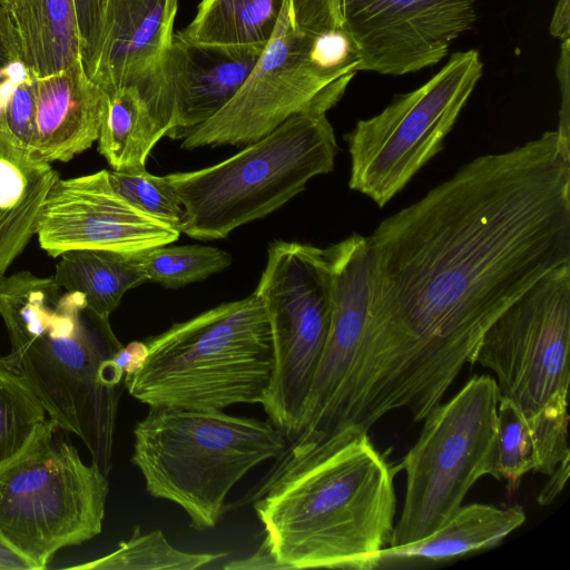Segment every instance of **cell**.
<instances>
[{"mask_svg": "<svg viewBox=\"0 0 570 570\" xmlns=\"http://www.w3.org/2000/svg\"><path fill=\"white\" fill-rule=\"evenodd\" d=\"M372 292L337 417L370 431L436 406L491 324L570 264V137L480 156L367 236Z\"/></svg>", "mask_w": 570, "mask_h": 570, "instance_id": "1", "label": "cell"}, {"mask_svg": "<svg viewBox=\"0 0 570 570\" xmlns=\"http://www.w3.org/2000/svg\"><path fill=\"white\" fill-rule=\"evenodd\" d=\"M279 459L254 502L275 559L284 569L370 570L394 530L397 464L356 426Z\"/></svg>", "mask_w": 570, "mask_h": 570, "instance_id": "2", "label": "cell"}, {"mask_svg": "<svg viewBox=\"0 0 570 570\" xmlns=\"http://www.w3.org/2000/svg\"><path fill=\"white\" fill-rule=\"evenodd\" d=\"M0 316L10 364L27 380L60 430L77 435L108 475L125 372L109 323L53 276L21 271L0 278Z\"/></svg>", "mask_w": 570, "mask_h": 570, "instance_id": "3", "label": "cell"}, {"mask_svg": "<svg viewBox=\"0 0 570 570\" xmlns=\"http://www.w3.org/2000/svg\"><path fill=\"white\" fill-rule=\"evenodd\" d=\"M361 62L355 40L335 13L306 0H285L272 38L239 91L193 128L181 147L248 145L308 107L333 108Z\"/></svg>", "mask_w": 570, "mask_h": 570, "instance_id": "4", "label": "cell"}, {"mask_svg": "<svg viewBox=\"0 0 570 570\" xmlns=\"http://www.w3.org/2000/svg\"><path fill=\"white\" fill-rule=\"evenodd\" d=\"M141 366L125 389L149 407L223 411L263 401L274 372L272 328L254 292L144 341Z\"/></svg>", "mask_w": 570, "mask_h": 570, "instance_id": "5", "label": "cell"}, {"mask_svg": "<svg viewBox=\"0 0 570 570\" xmlns=\"http://www.w3.org/2000/svg\"><path fill=\"white\" fill-rule=\"evenodd\" d=\"M132 433L131 462L147 492L179 505L197 531L218 523L243 476L287 450L285 434L269 420L223 411L149 407Z\"/></svg>", "mask_w": 570, "mask_h": 570, "instance_id": "6", "label": "cell"}, {"mask_svg": "<svg viewBox=\"0 0 570 570\" xmlns=\"http://www.w3.org/2000/svg\"><path fill=\"white\" fill-rule=\"evenodd\" d=\"M330 109L308 107L224 161L166 175L185 209L181 233L200 240L225 238L282 207L313 177L332 171L337 144Z\"/></svg>", "mask_w": 570, "mask_h": 570, "instance_id": "7", "label": "cell"}, {"mask_svg": "<svg viewBox=\"0 0 570 570\" xmlns=\"http://www.w3.org/2000/svg\"><path fill=\"white\" fill-rule=\"evenodd\" d=\"M49 419L31 443L0 470V538L46 569L61 549L101 532L109 482Z\"/></svg>", "mask_w": 570, "mask_h": 570, "instance_id": "8", "label": "cell"}, {"mask_svg": "<svg viewBox=\"0 0 570 570\" xmlns=\"http://www.w3.org/2000/svg\"><path fill=\"white\" fill-rule=\"evenodd\" d=\"M499 400L494 377L475 375L423 420L419 439L397 464L405 472V495L389 547L431 535L480 478L497 476Z\"/></svg>", "mask_w": 570, "mask_h": 570, "instance_id": "9", "label": "cell"}, {"mask_svg": "<svg viewBox=\"0 0 570 570\" xmlns=\"http://www.w3.org/2000/svg\"><path fill=\"white\" fill-rule=\"evenodd\" d=\"M482 70L478 50L453 53L424 85L358 120L345 135L350 188L384 207L443 148Z\"/></svg>", "mask_w": 570, "mask_h": 570, "instance_id": "10", "label": "cell"}, {"mask_svg": "<svg viewBox=\"0 0 570 570\" xmlns=\"http://www.w3.org/2000/svg\"><path fill=\"white\" fill-rule=\"evenodd\" d=\"M570 264L557 267L487 330L474 364L491 370L500 396L529 423L569 421Z\"/></svg>", "mask_w": 570, "mask_h": 570, "instance_id": "11", "label": "cell"}, {"mask_svg": "<svg viewBox=\"0 0 570 570\" xmlns=\"http://www.w3.org/2000/svg\"><path fill=\"white\" fill-rule=\"evenodd\" d=\"M324 252L331 272L328 333L287 453L334 433L368 316L373 264L367 236L353 234Z\"/></svg>", "mask_w": 570, "mask_h": 570, "instance_id": "12", "label": "cell"}, {"mask_svg": "<svg viewBox=\"0 0 570 570\" xmlns=\"http://www.w3.org/2000/svg\"><path fill=\"white\" fill-rule=\"evenodd\" d=\"M361 71L402 76L440 62L474 24L478 0H336Z\"/></svg>", "mask_w": 570, "mask_h": 570, "instance_id": "13", "label": "cell"}, {"mask_svg": "<svg viewBox=\"0 0 570 570\" xmlns=\"http://www.w3.org/2000/svg\"><path fill=\"white\" fill-rule=\"evenodd\" d=\"M180 234L117 194L106 169L58 178L46 198L36 232L40 247L51 257L72 249L141 253L169 245Z\"/></svg>", "mask_w": 570, "mask_h": 570, "instance_id": "14", "label": "cell"}, {"mask_svg": "<svg viewBox=\"0 0 570 570\" xmlns=\"http://www.w3.org/2000/svg\"><path fill=\"white\" fill-rule=\"evenodd\" d=\"M177 9L178 0H106L98 50L87 70L105 92L137 87L173 119L174 130L164 65Z\"/></svg>", "mask_w": 570, "mask_h": 570, "instance_id": "15", "label": "cell"}, {"mask_svg": "<svg viewBox=\"0 0 570 570\" xmlns=\"http://www.w3.org/2000/svg\"><path fill=\"white\" fill-rule=\"evenodd\" d=\"M264 48L195 43L174 33L164 65L175 112L170 138H185L222 110L239 91Z\"/></svg>", "mask_w": 570, "mask_h": 570, "instance_id": "16", "label": "cell"}, {"mask_svg": "<svg viewBox=\"0 0 570 570\" xmlns=\"http://www.w3.org/2000/svg\"><path fill=\"white\" fill-rule=\"evenodd\" d=\"M106 92L88 76L82 60L36 78V137L31 157L69 161L98 140Z\"/></svg>", "mask_w": 570, "mask_h": 570, "instance_id": "17", "label": "cell"}, {"mask_svg": "<svg viewBox=\"0 0 570 570\" xmlns=\"http://www.w3.org/2000/svg\"><path fill=\"white\" fill-rule=\"evenodd\" d=\"M524 521L525 512L521 505H461L449 521L431 535L410 544L383 548L372 560L370 570L436 564L490 549L498 546Z\"/></svg>", "mask_w": 570, "mask_h": 570, "instance_id": "18", "label": "cell"}, {"mask_svg": "<svg viewBox=\"0 0 570 570\" xmlns=\"http://www.w3.org/2000/svg\"><path fill=\"white\" fill-rule=\"evenodd\" d=\"M59 178L0 132V278L36 235L46 198Z\"/></svg>", "mask_w": 570, "mask_h": 570, "instance_id": "19", "label": "cell"}, {"mask_svg": "<svg viewBox=\"0 0 570 570\" xmlns=\"http://www.w3.org/2000/svg\"><path fill=\"white\" fill-rule=\"evenodd\" d=\"M171 118L135 86L106 92L98 150L112 170L138 171L156 144L171 136Z\"/></svg>", "mask_w": 570, "mask_h": 570, "instance_id": "20", "label": "cell"}, {"mask_svg": "<svg viewBox=\"0 0 570 570\" xmlns=\"http://www.w3.org/2000/svg\"><path fill=\"white\" fill-rule=\"evenodd\" d=\"M21 58L37 77L81 60L75 0H11Z\"/></svg>", "mask_w": 570, "mask_h": 570, "instance_id": "21", "label": "cell"}, {"mask_svg": "<svg viewBox=\"0 0 570 570\" xmlns=\"http://www.w3.org/2000/svg\"><path fill=\"white\" fill-rule=\"evenodd\" d=\"M139 253L106 249H72L62 253L53 278L65 289L82 294L89 306L109 318L124 294L145 283Z\"/></svg>", "mask_w": 570, "mask_h": 570, "instance_id": "22", "label": "cell"}, {"mask_svg": "<svg viewBox=\"0 0 570 570\" xmlns=\"http://www.w3.org/2000/svg\"><path fill=\"white\" fill-rule=\"evenodd\" d=\"M285 0H200L191 22L175 35L206 45L266 47Z\"/></svg>", "mask_w": 570, "mask_h": 570, "instance_id": "23", "label": "cell"}, {"mask_svg": "<svg viewBox=\"0 0 570 570\" xmlns=\"http://www.w3.org/2000/svg\"><path fill=\"white\" fill-rule=\"evenodd\" d=\"M48 420L27 380L0 355V470L31 443Z\"/></svg>", "mask_w": 570, "mask_h": 570, "instance_id": "24", "label": "cell"}, {"mask_svg": "<svg viewBox=\"0 0 570 570\" xmlns=\"http://www.w3.org/2000/svg\"><path fill=\"white\" fill-rule=\"evenodd\" d=\"M227 556L218 553H191L173 547L160 530L141 533L137 525L130 539L99 559L72 566L83 570H194Z\"/></svg>", "mask_w": 570, "mask_h": 570, "instance_id": "25", "label": "cell"}, {"mask_svg": "<svg viewBox=\"0 0 570 570\" xmlns=\"http://www.w3.org/2000/svg\"><path fill=\"white\" fill-rule=\"evenodd\" d=\"M497 476L517 488L531 471L544 473L539 438L524 414L511 400L500 396L497 416Z\"/></svg>", "mask_w": 570, "mask_h": 570, "instance_id": "26", "label": "cell"}, {"mask_svg": "<svg viewBox=\"0 0 570 570\" xmlns=\"http://www.w3.org/2000/svg\"><path fill=\"white\" fill-rule=\"evenodd\" d=\"M138 256L147 281L167 288L204 281L232 263L227 252L200 245H163L141 252Z\"/></svg>", "mask_w": 570, "mask_h": 570, "instance_id": "27", "label": "cell"}, {"mask_svg": "<svg viewBox=\"0 0 570 570\" xmlns=\"http://www.w3.org/2000/svg\"><path fill=\"white\" fill-rule=\"evenodd\" d=\"M112 188L140 212L168 223L181 233L185 209L166 176L145 170H108Z\"/></svg>", "mask_w": 570, "mask_h": 570, "instance_id": "28", "label": "cell"}, {"mask_svg": "<svg viewBox=\"0 0 570 570\" xmlns=\"http://www.w3.org/2000/svg\"><path fill=\"white\" fill-rule=\"evenodd\" d=\"M36 78L23 65L0 85V132L30 156L36 137Z\"/></svg>", "mask_w": 570, "mask_h": 570, "instance_id": "29", "label": "cell"}, {"mask_svg": "<svg viewBox=\"0 0 570 570\" xmlns=\"http://www.w3.org/2000/svg\"><path fill=\"white\" fill-rule=\"evenodd\" d=\"M106 0H75L80 52L85 69L88 70L98 50L104 8Z\"/></svg>", "mask_w": 570, "mask_h": 570, "instance_id": "30", "label": "cell"}, {"mask_svg": "<svg viewBox=\"0 0 570 570\" xmlns=\"http://www.w3.org/2000/svg\"><path fill=\"white\" fill-rule=\"evenodd\" d=\"M23 65L9 2L0 0V85Z\"/></svg>", "mask_w": 570, "mask_h": 570, "instance_id": "31", "label": "cell"}, {"mask_svg": "<svg viewBox=\"0 0 570 570\" xmlns=\"http://www.w3.org/2000/svg\"><path fill=\"white\" fill-rule=\"evenodd\" d=\"M569 65H570V41L569 39L561 41V55L557 63V78L561 91V109L558 130L570 137V114H569Z\"/></svg>", "mask_w": 570, "mask_h": 570, "instance_id": "32", "label": "cell"}, {"mask_svg": "<svg viewBox=\"0 0 570 570\" xmlns=\"http://www.w3.org/2000/svg\"><path fill=\"white\" fill-rule=\"evenodd\" d=\"M224 568L230 570L284 569V567L275 559L265 542H263L257 551L247 559L232 561L224 566Z\"/></svg>", "mask_w": 570, "mask_h": 570, "instance_id": "33", "label": "cell"}, {"mask_svg": "<svg viewBox=\"0 0 570 570\" xmlns=\"http://www.w3.org/2000/svg\"><path fill=\"white\" fill-rule=\"evenodd\" d=\"M147 348L144 342H131L122 345L115 354L116 364L125 372L126 375L136 372L145 361Z\"/></svg>", "mask_w": 570, "mask_h": 570, "instance_id": "34", "label": "cell"}, {"mask_svg": "<svg viewBox=\"0 0 570 570\" xmlns=\"http://www.w3.org/2000/svg\"><path fill=\"white\" fill-rule=\"evenodd\" d=\"M570 474V459L562 461L551 475L549 481L542 488L537 497L541 505L551 503L554 498L563 490Z\"/></svg>", "mask_w": 570, "mask_h": 570, "instance_id": "35", "label": "cell"}, {"mask_svg": "<svg viewBox=\"0 0 570 570\" xmlns=\"http://www.w3.org/2000/svg\"><path fill=\"white\" fill-rule=\"evenodd\" d=\"M0 570H38L37 566L0 538Z\"/></svg>", "mask_w": 570, "mask_h": 570, "instance_id": "36", "label": "cell"}, {"mask_svg": "<svg viewBox=\"0 0 570 570\" xmlns=\"http://www.w3.org/2000/svg\"><path fill=\"white\" fill-rule=\"evenodd\" d=\"M550 33L561 41L570 36V0H559L550 22Z\"/></svg>", "mask_w": 570, "mask_h": 570, "instance_id": "37", "label": "cell"}, {"mask_svg": "<svg viewBox=\"0 0 570 570\" xmlns=\"http://www.w3.org/2000/svg\"><path fill=\"white\" fill-rule=\"evenodd\" d=\"M6 1L9 2V3L11 2V0H6Z\"/></svg>", "mask_w": 570, "mask_h": 570, "instance_id": "38", "label": "cell"}]
</instances>
